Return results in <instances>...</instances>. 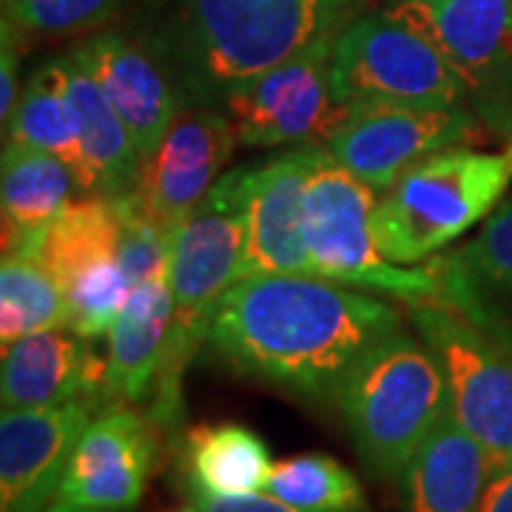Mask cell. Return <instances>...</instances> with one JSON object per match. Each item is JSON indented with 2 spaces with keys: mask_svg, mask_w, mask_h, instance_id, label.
<instances>
[{
  "mask_svg": "<svg viewBox=\"0 0 512 512\" xmlns=\"http://www.w3.org/2000/svg\"><path fill=\"white\" fill-rule=\"evenodd\" d=\"M49 63L72 103L80 146L89 168V194H131L140 174V151L134 146L126 123L94 80L92 69L74 49L69 55L52 57Z\"/></svg>",
  "mask_w": 512,
  "mask_h": 512,
  "instance_id": "19",
  "label": "cell"
},
{
  "mask_svg": "<svg viewBox=\"0 0 512 512\" xmlns=\"http://www.w3.org/2000/svg\"><path fill=\"white\" fill-rule=\"evenodd\" d=\"M248 242V168L222 174L208 197L188 214L171 239V333L154 387L151 419L171 424L180 413L183 373L208 342L220 299L239 282Z\"/></svg>",
  "mask_w": 512,
  "mask_h": 512,
  "instance_id": "3",
  "label": "cell"
},
{
  "mask_svg": "<svg viewBox=\"0 0 512 512\" xmlns=\"http://www.w3.org/2000/svg\"><path fill=\"white\" fill-rule=\"evenodd\" d=\"M336 404L359 458L384 481H402L450 410L433 350L404 328L356 362Z\"/></svg>",
  "mask_w": 512,
  "mask_h": 512,
  "instance_id": "4",
  "label": "cell"
},
{
  "mask_svg": "<svg viewBox=\"0 0 512 512\" xmlns=\"http://www.w3.org/2000/svg\"><path fill=\"white\" fill-rule=\"evenodd\" d=\"M390 3H404V0H390Z\"/></svg>",
  "mask_w": 512,
  "mask_h": 512,
  "instance_id": "35",
  "label": "cell"
},
{
  "mask_svg": "<svg viewBox=\"0 0 512 512\" xmlns=\"http://www.w3.org/2000/svg\"><path fill=\"white\" fill-rule=\"evenodd\" d=\"M353 0H168L148 49L163 60L183 103L220 106L254 80L328 35Z\"/></svg>",
  "mask_w": 512,
  "mask_h": 512,
  "instance_id": "2",
  "label": "cell"
},
{
  "mask_svg": "<svg viewBox=\"0 0 512 512\" xmlns=\"http://www.w3.org/2000/svg\"><path fill=\"white\" fill-rule=\"evenodd\" d=\"M396 330L399 308L373 293L313 274H265L228 288L208 345L242 376L336 402L356 362Z\"/></svg>",
  "mask_w": 512,
  "mask_h": 512,
  "instance_id": "1",
  "label": "cell"
},
{
  "mask_svg": "<svg viewBox=\"0 0 512 512\" xmlns=\"http://www.w3.org/2000/svg\"><path fill=\"white\" fill-rule=\"evenodd\" d=\"M40 512H128V510H97V507H80V504H72V501H63V498H55L49 501Z\"/></svg>",
  "mask_w": 512,
  "mask_h": 512,
  "instance_id": "33",
  "label": "cell"
},
{
  "mask_svg": "<svg viewBox=\"0 0 512 512\" xmlns=\"http://www.w3.org/2000/svg\"><path fill=\"white\" fill-rule=\"evenodd\" d=\"M404 305L444 373L450 419L481 444L493 467L510 464L512 348L439 299Z\"/></svg>",
  "mask_w": 512,
  "mask_h": 512,
  "instance_id": "8",
  "label": "cell"
},
{
  "mask_svg": "<svg viewBox=\"0 0 512 512\" xmlns=\"http://www.w3.org/2000/svg\"><path fill=\"white\" fill-rule=\"evenodd\" d=\"M237 146V131L225 109L183 103L163 140L140 160L131 191L140 211L174 234L217 185Z\"/></svg>",
  "mask_w": 512,
  "mask_h": 512,
  "instance_id": "12",
  "label": "cell"
},
{
  "mask_svg": "<svg viewBox=\"0 0 512 512\" xmlns=\"http://www.w3.org/2000/svg\"><path fill=\"white\" fill-rule=\"evenodd\" d=\"M336 35L322 37L254 80L231 89L222 109L231 117L239 146H319L328 143L348 111L330 80Z\"/></svg>",
  "mask_w": 512,
  "mask_h": 512,
  "instance_id": "10",
  "label": "cell"
},
{
  "mask_svg": "<svg viewBox=\"0 0 512 512\" xmlns=\"http://www.w3.org/2000/svg\"><path fill=\"white\" fill-rule=\"evenodd\" d=\"M69 299L63 285L29 256H3L0 265V345L12 348L37 330L66 328Z\"/></svg>",
  "mask_w": 512,
  "mask_h": 512,
  "instance_id": "26",
  "label": "cell"
},
{
  "mask_svg": "<svg viewBox=\"0 0 512 512\" xmlns=\"http://www.w3.org/2000/svg\"><path fill=\"white\" fill-rule=\"evenodd\" d=\"M330 80L345 111L464 103L447 57L390 6L342 26L333 40Z\"/></svg>",
  "mask_w": 512,
  "mask_h": 512,
  "instance_id": "7",
  "label": "cell"
},
{
  "mask_svg": "<svg viewBox=\"0 0 512 512\" xmlns=\"http://www.w3.org/2000/svg\"><path fill=\"white\" fill-rule=\"evenodd\" d=\"M183 470L191 493L256 495L268 490L274 461L251 427L225 421L185 433Z\"/></svg>",
  "mask_w": 512,
  "mask_h": 512,
  "instance_id": "23",
  "label": "cell"
},
{
  "mask_svg": "<svg viewBox=\"0 0 512 512\" xmlns=\"http://www.w3.org/2000/svg\"><path fill=\"white\" fill-rule=\"evenodd\" d=\"M120 0H3V15L43 35L86 32L114 15Z\"/></svg>",
  "mask_w": 512,
  "mask_h": 512,
  "instance_id": "29",
  "label": "cell"
},
{
  "mask_svg": "<svg viewBox=\"0 0 512 512\" xmlns=\"http://www.w3.org/2000/svg\"><path fill=\"white\" fill-rule=\"evenodd\" d=\"M191 501L200 512H313L291 507L285 501H279L271 493L256 495H208L191 493Z\"/></svg>",
  "mask_w": 512,
  "mask_h": 512,
  "instance_id": "31",
  "label": "cell"
},
{
  "mask_svg": "<svg viewBox=\"0 0 512 512\" xmlns=\"http://www.w3.org/2000/svg\"><path fill=\"white\" fill-rule=\"evenodd\" d=\"M265 493L299 510L367 512V498L359 478L342 461L322 453L285 458L274 464Z\"/></svg>",
  "mask_w": 512,
  "mask_h": 512,
  "instance_id": "27",
  "label": "cell"
},
{
  "mask_svg": "<svg viewBox=\"0 0 512 512\" xmlns=\"http://www.w3.org/2000/svg\"><path fill=\"white\" fill-rule=\"evenodd\" d=\"M427 262L441 282L439 302L512 348V197L470 242Z\"/></svg>",
  "mask_w": 512,
  "mask_h": 512,
  "instance_id": "17",
  "label": "cell"
},
{
  "mask_svg": "<svg viewBox=\"0 0 512 512\" xmlns=\"http://www.w3.org/2000/svg\"><path fill=\"white\" fill-rule=\"evenodd\" d=\"M390 9L447 57L478 123L512 140V0H404Z\"/></svg>",
  "mask_w": 512,
  "mask_h": 512,
  "instance_id": "9",
  "label": "cell"
},
{
  "mask_svg": "<svg viewBox=\"0 0 512 512\" xmlns=\"http://www.w3.org/2000/svg\"><path fill=\"white\" fill-rule=\"evenodd\" d=\"M157 461L151 419L111 407L89 421L74 447L57 498L97 510H131L146 493Z\"/></svg>",
  "mask_w": 512,
  "mask_h": 512,
  "instance_id": "15",
  "label": "cell"
},
{
  "mask_svg": "<svg viewBox=\"0 0 512 512\" xmlns=\"http://www.w3.org/2000/svg\"><path fill=\"white\" fill-rule=\"evenodd\" d=\"M18 23L12 18L3 15V32H0V120H3V128L9 123L12 111L18 106L20 89L18 86V43H15V35H18Z\"/></svg>",
  "mask_w": 512,
  "mask_h": 512,
  "instance_id": "30",
  "label": "cell"
},
{
  "mask_svg": "<svg viewBox=\"0 0 512 512\" xmlns=\"http://www.w3.org/2000/svg\"><path fill=\"white\" fill-rule=\"evenodd\" d=\"M69 328L37 330L3 350V410L106 399V359Z\"/></svg>",
  "mask_w": 512,
  "mask_h": 512,
  "instance_id": "18",
  "label": "cell"
},
{
  "mask_svg": "<svg viewBox=\"0 0 512 512\" xmlns=\"http://www.w3.org/2000/svg\"><path fill=\"white\" fill-rule=\"evenodd\" d=\"M177 512H200V510H197V507L191 504V507H185V510H177Z\"/></svg>",
  "mask_w": 512,
  "mask_h": 512,
  "instance_id": "34",
  "label": "cell"
},
{
  "mask_svg": "<svg viewBox=\"0 0 512 512\" xmlns=\"http://www.w3.org/2000/svg\"><path fill=\"white\" fill-rule=\"evenodd\" d=\"M490 473L481 444L447 413L404 473V512H478Z\"/></svg>",
  "mask_w": 512,
  "mask_h": 512,
  "instance_id": "22",
  "label": "cell"
},
{
  "mask_svg": "<svg viewBox=\"0 0 512 512\" xmlns=\"http://www.w3.org/2000/svg\"><path fill=\"white\" fill-rule=\"evenodd\" d=\"M94 402L15 407L0 416V512H40L55 501Z\"/></svg>",
  "mask_w": 512,
  "mask_h": 512,
  "instance_id": "13",
  "label": "cell"
},
{
  "mask_svg": "<svg viewBox=\"0 0 512 512\" xmlns=\"http://www.w3.org/2000/svg\"><path fill=\"white\" fill-rule=\"evenodd\" d=\"M9 128H12V137H6V140H15V143L32 146L63 160L72 168L77 191L89 194V168H86V157H83V146H80L72 103L63 92L49 60L29 74V80L20 92L18 106L6 123V131Z\"/></svg>",
  "mask_w": 512,
  "mask_h": 512,
  "instance_id": "25",
  "label": "cell"
},
{
  "mask_svg": "<svg viewBox=\"0 0 512 512\" xmlns=\"http://www.w3.org/2000/svg\"><path fill=\"white\" fill-rule=\"evenodd\" d=\"M481 137L478 120L464 103L458 106H370L348 111L333 131L328 151L353 177L384 191L421 160L470 146Z\"/></svg>",
  "mask_w": 512,
  "mask_h": 512,
  "instance_id": "11",
  "label": "cell"
},
{
  "mask_svg": "<svg viewBox=\"0 0 512 512\" xmlns=\"http://www.w3.org/2000/svg\"><path fill=\"white\" fill-rule=\"evenodd\" d=\"M74 52L92 69L143 160L183 109L174 77L148 46L120 32H97L77 43Z\"/></svg>",
  "mask_w": 512,
  "mask_h": 512,
  "instance_id": "16",
  "label": "cell"
},
{
  "mask_svg": "<svg viewBox=\"0 0 512 512\" xmlns=\"http://www.w3.org/2000/svg\"><path fill=\"white\" fill-rule=\"evenodd\" d=\"M128 293H131V285L123 274L120 256L89 265L66 285V299H69L66 328L83 339L109 336L126 305Z\"/></svg>",
  "mask_w": 512,
  "mask_h": 512,
  "instance_id": "28",
  "label": "cell"
},
{
  "mask_svg": "<svg viewBox=\"0 0 512 512\" xmlns=\"http://www.w3.org/2000/svg\"><path fill=\"white\" fill-rule=\"evenodd\" d=\"M322 146H293L268 163L248 165V242L242 274H311L305 202Z\"/></svg>",
  "mask_w": 512,
  "mask_h": 512,
  "instance_id": "14",
  "label": "cell"
},
{
  "mask_svg": "<svg viewBox=\"0 0 512 512\" xmlns=\"http://www.w3.org/2000/svg\"><path fill=\"white\" fill-rule=\"evenodd\" d=\"M379 191L353 177L333 160L328 146L313 165L305 202V245L311 274L359 288L396 296L402 302L439 299L441 282L433 265H396L382 254L373 234V208Z\"/></svg>",
  "mask_w": 512,
  "mask_h": 512,
  "instance_id": "6",
  "label": "cell"
},
{
  "mask_svg": "<svg viewBox=\"0 0 512 512\" xmlns=\"http://www.w3.org/2000/svg\"><path fill=\"white\" fill-rule=\"evenodd\" d=\"M171 333V285L168 268L134 285L109 333L106 399L148 402L154 396Z\"/></svg>",
  "mask_w": 512,
  "mask_h": 512,
  "instance_id": "20",
  "label": "cell"
},
{
  "mask_svg": "<svg viewBox=\"0 0 512 512\" xmlns=\"http://www.w3.org/2000/svg\"><path fill=\"white\" fill-rule=\"evenodd\" d=\"M512 185V140L504 151L447 148L376 197L373 234L396 265H419L487 220Z\"/></svg>",
  "mask_w": 512,
  "mask_h": 512,
  "instance_id": "5",
  "label": "cell"
},
{
  "mask_svg": "<svg viewBox=\"0 0 512 512\" xmlns=\"http://www.w3.org/2000/svg\"><path fill=\"white\" fill-rule=\"evenodd\" d=\"M72 168L46 151L6 140L0 157L3 256H32L40 237L72 202Z\"/></svg>",
  "mask_w": 512,
  "mask_h": 512,
  "instance_id": "21",
  "label": "cell"
},
{
  "mask_svg": "<svg viewBox=\"0 0 512 512\" xmlns=\"http://www.w3.org/2000/svg\"><path fill=\"white\" fill-rule=\"evenodd\" d=\"M123 217L114 197L89 194L72 200L57 217L49 231L40 237L29 259L40 262L57 282L66 285L89 265L120 256Z\"/></svg>",
  "mask_w": 512,
  "mask_h": 512,
  "instance_id": "24",
  "label": "cell"
},
{
  "mask_svg": "<svg viewBox=\"0 0 512 512\" xmlns=\"http://www.w3.org/2000/svg\"><path fill=\"white\" fill-rule=\"evenodd\" d=\"M478 512H512V461L493 467Z\"/></svg>",
  "mask_w": 512,
  "mask_h": 512,
  "instance_id": "32",
  "label": "cell"
}]
</instances>
